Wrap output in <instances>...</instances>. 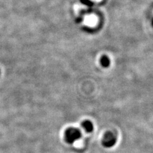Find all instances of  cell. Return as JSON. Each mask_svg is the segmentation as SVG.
<instances>
[{"mask_svg": "<svg viewBox=\"0 0 153 153\" xmlns=\"http://www.w3.org/2000/svg\"><path fill=\"white\" fill-rule=\"evenodd\" d=\"M81 137V132L77 128H70L65 131V138L69 143H73Z\"/></svg>", "mask_w": 153, "mask_h": 153, "instance_id": "6da1fadb", "label": "cell"}, {"mask_svg": "<svg viewBox=\"0 0 153 153\" xmlns=\"http://www.w3.org/2000/svg\"><path fill=\"white\" fill-rule=\"evenodd\" d=\"M116 135L113 133L108 131L105 133L103 137L102 144L106 147H111L116 144Z\"/></svg>", "mask_w": 153, "mask_h": 153, "instance_id": "7a4b0ae2", "label": "cell"}, {"mask_svg": "<svg viewBox=\"0 0 153 153\" xmlns=\"http://www.w3.org/2000/svg\"><path fill=\"white\" fill-rule=\"evenodd\" d=\"M84 22L88 26H94L97 25L98 22V18L94 15H89L85 16Z\"/></svg>", "mask_w": 153, "mask_h": 153, "instance_id": "3957f363", "label": "cell"}, {"mask_svg": "<svg viewBox=\"0 0 153 153\" xmlns=\"http://www.w3.org/2000/svg\"><path fill=\"white\" fill-rule=\"evenodd\" d=\"M101 64L102 65L105 67V68H107L110 65V59L108 57L106 56H104L102 57L101 59Z\"/></svg>", "mask_w": 153, "mask_h": 153, "instance_id": "5b68a950", "label": "cell"}, {"mask_svg": "<svg viewBox=\"0 0 153 153\" xmlns=\"http://www.w3.org/2000/svg\"><path fill=\"white\" fill-rule=\"evenodd\" d=\"M82 126L87 132H91L93 130V124L90 121H85L82 123Z\"/></svg>", "mask_w": 153, "mask_h": 153, "instance_id": "277c9868", "label": "cell"}]
</instances>
